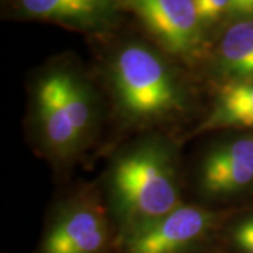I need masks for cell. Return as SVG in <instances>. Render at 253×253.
<instances>
[{
  "instance_id": "obj_1",
  "label": "cell",
  "mask_w": 253,
  "mask_h": 253,
  "mask_svg": "<svg viewBox=\"0 0 253 253\" xmlns=\"http://www.w3.org/2000/svg\"><path fill=\"white\" fill-rule=\"evenodd\" d=\"M109 189L117 241L183 204L172 148L158 139L118 156L110 169Z\"/></svg>"
},
{
  "instance_id": "obj_2",
  "label": "cell",
  "mask_w": 253,
  "mask_h": 253,
  "mask_svg": "<svg viewBox=\"0 0 253 253\" xmlns=\"http://www.w3.org/2000/svg\"><path fill=\"white\" fill-rule=\"evenodd\" d=\"M113 96L129 123L152 124L177 116L184 109V90L161 56L142 45H126L110 71Z\"/></svg>"
},
{
  "instance_id": "obj_3",
  "label": "cell",
  "mask_w": 253,
  "mask_h": 253,
  "mask_svg": "<svg viewBox=\"0 0 253 253\" xmlns=\"http://www.w3.org/2000/svg\"><path fill=\"white\" fill-rule=\"evenodd\" d=\"M221 238V212L184 206L121 236L116 253H212Z\"/></svg>"
},
{
  "instance_id": "obj_4",
  "label": "cell",
  "mask_w": 253,
  "mask_h": 253,
  "mask_svg": "<svg viewBox=\"0 0 253 253\" xmlns=\"http://www.w3.org/2000/svg\"><path fill=\"white\" fill-rule=\"evenodd\" d=\"M117 232L104 208L78 200L61 208L45 228L37 253H116Z\"/></svg>"
},
{
  "instance_id": "obj_5",
  "label": "cell",
  "mask_w": 253,
  "mask_h": 253,
  "mask_svg": "<svg viewBox=\"0 0 253 253\" xmlns=\"http://www.w3.org/2000/svg\"><path fill=\"white\" fill-rule=\"evenodd\" d=\"M128 4L169 52L186 56L199 48L203 24L194 0H128Z\"/></svg>"
},
{
  "instance_id": "obj_6",
  "label": "cell",
  "mask_w": 253,
  "mask_h": 253,
  "mask_svg": "<svg viewBox=\"0 0 253 253\" xmlns=\"http://www.w3.org/2000/svg\"><path fill=\"white\" fill-rule=\"evenodd\" d=\"M199 189L208 199H224L253 183V138L212 146L199 166Z\"/></svg>"
},
{
  "instance_id": "obj_7",
  "label": "cell",
  "mask_w": 253,
  "mask_h": 253,
  "mask_svg": "<svg viewBox=\"0 0 253 253\" xmlns=\"http://www.w3.org/2000/svg\"><path fill=\"white\" fill-rule=\"evenodd\" d=\"M34 107L40 136L51 154L69 158L84 146L63 100L61 71L49 72L38 81Z\"/></svg>"
},
{
  "instance_id": "obj_8",
  "label": "cell",
  "mask_w": 253,
  "mask_h": 253,
  "mask_svg": "<svg viewBox=\"0 0 253 253\" xmlns=\"http://www.w3.org/2000/svg\"><path fill=\"white\" fill-rule=\"evenodd\" d=\"M232 126H253V81L225 83L218 90L212 109L199 131Z\"/></svg>"
},
{
  "instance_id": "obj_9",
  "label": "cell",
  "mask_w": 253,
  "mask_h": 253,
  "mask_svg": "<svg viewBox=\"0 0 253 253\" xmlns=\"http://www.w3.org/2000/svg\"><path fill=\"white\" fill-rule=\"evenodd\" d=\"M23 10L38 18L96 26L110 13L111 0H20Z\"/></svg>"
},
{
  "instance_id": "obj_10",
  "label": "cell",
  "mask_w": 253,
  "mask_h": 253,
  "mask_svg": "<svg viewBox=\"0 0 253 253\" xmlns=\"http://www.w3.org/2000/svg\"><path fill=\"white\" fill-rule=\"evenodd\" d=\"M219 66L234 81L253 79V20L228 28L219 44Z\"/></svg>"
},
{
  "instance_id": "obj_11",
  "label": "cell",
  "mask_w": 253,
  "mask_h": 253,
  "mask_svg": "<svg viewBox=\"0 0 253 253\" xmlns=\"http://www.w3.org/2000/svg\"><path fill=\"white\" fill-rule=\"evenodd\" d=\"M61 82L63 100L69 111V116L72 118L73 126L78 131L82 141L86 144V141L91 135L96 114L90 90L71 72L61 71Z\"/></svg>"
},
{
  "instance_id": "obj_12",
  "label": "cell",
  "mask_w": 253,
  "mask_h": 253,
  "mask_svg": "<svg viewBox=\"0 0 253 253\" xmlns=\"http://www.w3.org/2000/svg\"><path fill=\"white\" fill-rule=\"evenodd\" d=\"M226 253H253V215L238 219L222 234Z\"/></svg>"
},
{
  "instance_id": "obj_13",
  "label": "cell",
  "mask_w": 253,
  "mask_h": 253,
  "mask_svg": "<svg viewBox=\"0 0 253 253\" xmlns=\"http://www.w3.org/2000/svg\"><path fill=\"white\" fill-rule=\"evenodd\" d=\"M194 4L203 26L215 23L226 11L232 10L231 0H194Z\"/></svg>"
},
{
  "instance_id": "obj_14",
  "label": "cell",
  "mask_w": 253,
  "mask_h": 253,
  "mask_svg": "<svg viewBox=\"0 0 253 253\" xmlns=\"http://www.w3.org/2000/svg\"><path fill=\"white\" fill-rule=\"evenodd\" d=\"M232 1V11L238 13H252L253 0H231Z\"/></svg>"
},
{
  "instance_id": "obj_15",
  "label": "cell",
  "mask_w": 253,
  "mask_h": 253,
  "mask_svg": "<svg viewBox=\"0 0 253 253\" xmlns=\"http://www.w3.org/2000/svg\"><path fill=\"white\" fill-rule=\"evenodd\" d=\"M212 253H226V252H225V251H224V249H221V246H219L217 251H214V252H212Z\"/></svg>"
}]
</instances>
